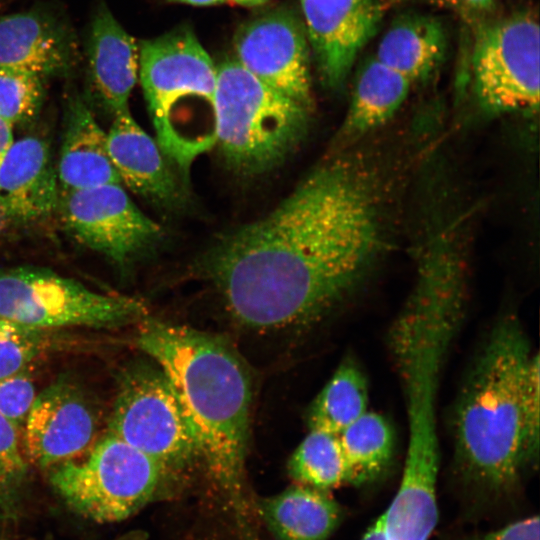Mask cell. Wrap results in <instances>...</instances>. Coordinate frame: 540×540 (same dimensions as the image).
I'll return each mask as SVG.
<instances>
[{
    "instance_id": "3",
    "label": "cell",
    "mask_w": 540,
    "mask_h": 540,
    "mask_svg": "<svg viewBox=\"0 0 540 540\" xmlns=\"http://www.w3.org/2000/svg\"><path fill=\"white\" fill-rule=\"evenodd\" d=\"M137 347L171 384L196 438L200 461L236 502L244 491L251 377L236 349L222 337L144 317Z\"/></svg>"
},
{
    "instance_id": "21",
    "label": "cell",
    "mask_w": 540,
    "mask_h": 540,
    "mask_svg": "<svg viewBox=\"0 0 540 540\" xmlns=\"http://www.w3.org/2000/svg\"><path fill=\"white\" fill-rule=\"evenodd\" d=\"M259 510L276 540H327L342 519L327 491L301 484L262 499Z\"/></svg>"
},
{
    "instance_id": "29",
    "label": "cell",
    "mask_w": 540,
    "mask_h": 540,
    "mask_svg": "<svg viewBox=\"0 0 540 540\" xmlns=\"http://www.w3.org/2000/svg\"><path fill=\"white\" fill-rule=\"evenodd\" d=\"M19 431L0 414V491L18 480L26 469Z\"/></svg>"
},
{
    "instance_id": "28",
    "label": "cell",
    "mask_w": 540,
    "mask_h": 540,
    "mask_svg": "<svg viewBox=\"0 0 540 540\" xmlns=\"http://www.w3.org/2000/svg\"><path fill=\"white\" fill-rule=\"evenodd\" d=\"M37 393L30 370L0 379V414L23 432Z\"/></svg>"
},
{
    "instance_id": "27",
    "label": "cell",
    "mask_w": 540,
    "mask_h": 540,
    "mask_svg": "<svg viewBox=\"0 0 540 540\" xmlns=\"http://www.w3.org/2000/svg\"><path fill=\"white\" fill-rule=\"evenodd\" d=\"M44 96L43 78L0 66V116L13 127L33 120Z\"/></svg>"
},
{
    "instance_id": "10",
    "label": "cell",
    "mask_w": 540,
    "mask_h": 540,
    "mask_svg": "<svg viewBox=\"0 0 540 540\" xmlns=\"http://www.w3.org/2000/svg\"><path fill=\"white\" fill-rule=\"evenodd\" d=\"M540 31L530 12H517L482 25L471 54L479 107L489 115L537 110Z\"/></svg>"
},
{
    "instance_id": "7",
    "label": "cell",
    "mask_w": 540,
    "mask_h": 540,
    "mask_svg": "<svg viewBox=\"0 0 540 540\" xmlns=\"http://www.w3.org/2000/svg\"><path fill=\"white\" fill-rule=\"evenodd\" d=\"M50 469L49 480L66 504L99 523L129 518L165 495L174 478L110 431L79 458Z\"/></svg>"
},
{
    "instance_id": "6",
    "label": "cell",
    "mask_w": 540,
    "mask_h": 540,
    "mask_svg": "<svg viewBox=\"0 0 540 540\" xmlns=\"http://www.w3.org/2000/svg\"><path fill=\"white\" fill-rule=\"evenodd\" d=\"M216 142L229 169L261 175L279 166L307 135L312 110L275 91L236 59L216 66Z\"/></svg>"
},
{
    "instance_id": "19",
    "label": "cell",
    "mask_w": 540,
    "mask_h": 540,
    "mask_svg": "<svg viewBox=\"0 0 540 540\" xmlns=\"http://www.w3.org/2000/svg\"><path fill=\"white\" fill-rule=\"evenodd\" d=\"M56 170L60 192L121 184L108 153L107 134L78 95L67 102Z\"/></svg>"
},
{
    "instance_id": "17",
    "label": "cell",
    "mask_w": 540,
    "mask_h": 540,
    "mask_svg": "<svg viewBox=\"0 0 540 540\" xmlns=\"http://www.w3.org/2000/svg\"><path fill=\"white\" fill-rule=\"evenodd\" d=\"M76 64L67 30L36 11L0 16V66L46 76L62 75Z\"/></svg>"
},
{
    "instance_id": "11",
    "label": "cell",
    "mask_w": 540,
    "mask_h": 540,
    "mask_svg": "<svg viewBox=\"0 0 540 540\" xmlns=\"http://www.w3.org/2000/svg\"><path fill=\"white\" fill-rule=\"evenodd\" d=\"M57 211L68 231L83 245L125 264L162 237L119 183L60 192Z\"/></svg>"
},
{
    "instance_id": "16",
    "label": "cell",
    "mask_w": 540,
    "mask_h": 540,
    "mask_svg": "<svg viewBox=\"0 0 540 540\" xmlns=\"http://www.w3.org/2000/svg\"><path fill=\"white\" fill-rule=\"evenodd\" d=\"M106 134L110 160L121 184L165 210L179 209L186 203L187 191L177 169L129 108L113 115Z\"/></svg>"
},
{
    "instance_id": "2",
    "label": "cell",
    "mask_w": 540,
    "mask_h": 540,
    "mask_svg": "<svg viewBox=\"0 0 540 540\" xmlns=\"http://www.w3.org/2000/svg\"><path fill=\"white\" fill-rule=\"evenodd\" d=\"M540 366L519 320L496 322L473 361L453 414L455 458L487 496L513 492L539 452Z\"/></svg>"
},
{
    "instance_id": "32",
    "label": "cell",
    "mask_w": 540,
    "mask_h": 540,
    "mask_svg": "<svg viewBox=\"0 0 540 540\" xmlns=\"http://www.w3.org/2000/svg\"><path fill=\"white\" fill-rule=\"evenodd\" d=\"M362 540H388L380 518L366 531Z\"/></svg>"
},
{
    "instance_id": "34",
    "label": "cell",
    "mask_w": 540,
    "mask_h": 540,
    "mask_svg": "<svg viewBox=\"0 0 540 540\" xmlns=\"http://www.w3.org/2000/svg\"><path fill=\"white\" fill-rule=\"evenodd\" d=\"M236 4L246 7L260 6L268 2L269 0H233Z\"/></svg>"
},
{
    "instance_id": "1",
    "label": "cell",
    "mask_w": 540,
    "mask_h": 540,
    "mask_svg": "<svg viewBox=\"0 0 540 540\" xmlns=\"http://www.w3.org/2000/svg\"><path fill=\"white\" fill-rule=\"evenodd\" d=\"M366 156L320 162L267 215L218 240L204 272L229 315L259 332L327 316L371 272L386 244V199Z\"/></svg>"
},
{
    "instance_id": "26",
    "label": "cell",
    "mask_w": 540,
    "mask_h": 540,
    "mask_svg": "<svg viewBox=\"0 0 540 540\" xmlns=\"http://www.w3.org/2000/svg\"><path fill=\"white\" fill-rule=\"evenodd\" d=\"M57 336L56 330L0 319V379L30 370L61 344Z\"/></svg>"
},
{
    "instance_id": "20",
    "label": "cell",
    "mask_w": 540,
    "mask_h": 540,
    "mask_svg": "<svg viewBox=\"0 0 540 540\" xmlns=\"http://www.w3.org/2000/svg\"><path fill=\"white\" fill-rule=\"evenodd\" d=\"M447 50L448 35L438 17L409 13L391 22L374 57L414 84L428 80L439 70Z\"/></svg>"
},
{
    "instance_id": "18",
    "label": "cell",
    "mask_w": 540,
    "mask_h": 540,
    "mask_svg": "<svg viewBox=\"0 0 540 540\" xmlns=\"http://www.w3.org/2000/svg\"><path fill=\"white\" fill-rule=\"evenodd\" d=\"M88 64L94 90L108 112L128 109L138 79L139 47L105 5L92 19Z\"/></svg>"
},
{
    "instance_id": "22",
    "label": "cell",
    "mask_w": 540,
    "mask_h": 540,
    "mask_svg": "<svg viewBox=\"0 0 540 540\" xmlns=\"http://www.w3.org/2000/svg\"><path fill=\"white\" fill-rule=\"evenodd\" d=\"M411 86L405 76L374 56L366 59L357 72L340 139L355 141L386 124L407 99Z\"/></svg>"
},
{
    "instance_id": "8",
    "label": "cell",
    "mask_w": 540,
    "mask_h": 540,
    "mask_svg": "<svg viewBox=\"0 0 540 540\" xmlns=\"http://www.w3.org/2000/svg\"><path fill=\"white\" fill-rule=\"evenodd\" d=\"M147 315L137 298L99 293L45 268L0 269V319L46 330L109 329L138 323Z\"/></svg>"
},
{
    "instance_id": "30",
    "label": "cell",
    "mask_w": 540,
    "mask_h": 540,
    "mask_svg": "<svg viewBox=\"0 0 540 540\" xmlns=\"http://www.w3.org/2000/svg\"><path fill=\"white\" fill-rule=\"evenodd\" d=\"M13 142V126L0 116V164Z\"/></svg>"
},
{
    "instance_id": "12",
    "label": "cell",
    "mask_w": 540,
    "mask_h": 540,
    "mask_svg": "<svg viewBox=\"0 0 540 540\" xmlns=\"http://www.w3.org/2000/svg\"><path fill=\"white\" fill-rule=\"evenodd\" d=\"M236 60L260 81L313 109L311 51L302 18L276 8L244 23L234 38Z\"/></svg>"
},
{
    "instance_id": "33",
    "label": "cell",
    "mask_w": 540,
    "mask_h": 540,
    "mask_svg": "<svg viewBox=\"0 0 540 540\" xmlns=\"http://www.w3.org/2000/svg\"><path fill=\"white\" fill-rule=\"evenodd\" d=\"M167 1L184 3V4L193 5V6H210V5L222 4L226 2L227 0H167Z\"/></svg>"
},
{
    "instance_id": "5",
    "label": "cell",
    "mask_w": 540,
    "mask_h": 540,
    "mask_svg": "<svg viewBox=\"0 0 540 540\" xmlns=\"http://www.w3.org/2000/svg\"><path fill=\"white\" fill-rule=\"evenodd\" d=\"M139 76L156 141L178 172L216 142L215 124L193 110H214L216 66L195 34L180 28L139 45Z\"/></svg>"
},
{
    "instance_id": "23",
    "label": "cell",
    "mask_w": 540,
    "mask_h": 540,
    "mask_svg": "<svg viewBox=\"0 0 540 540\" xmlns=\"http://www.w3.org/2000/svg\"><path fill=\"white\" fill-rule=\"evenodd\" d=\"M347 483L361 485L378 479L394 453V432L379 413L366 411L338 434Z\"/></svg>"
},
{
    "instance_id": "24",
    "label": "cell",
    "mask_w": 540,
    "mask_h": 540,
    "mask_svg": "<svg viewBox=\"0 0 540 540\" xmlns=\"http://www.w3.org/2000/svg\"><path fill=\"white\" fill-rule=\"evenodd\" d=\"M368 402L366 376L355 361L346 359L312 403L309 427L339 434L368 410Z\"/></svg>"
},
{
    "instance_id": "14",
    "label": "cell",
    "mask_w": 540,
    "mask_h": 540,
    "mask_svg": "<svg viewBox=\"0 0 540 540\" xmlns=\"http://www.w3.org/2000/svg\"><path fill=\"white\" fill-rule=\"evenodd\" d=\"M311 58L322 85L341 89L358 55L377 33L384 0H301Z\"/></svg>"
},
{
    "instance_id": "13",
    "label": "cell",
    "mask_w": 540,
    "mask_h": 540,
    "mask_svg": "<svg viewBox=\"0 0 540 540\" xmlns=\"http://www.w3.org/2000/svg\"><path fill=\"white\" fill-rule=\"evenodd\" d=\"M98 410L84 389L62 377L39 394L23 429L26 458L51 468L79 458L98 440Z\"/></svg>"
},
{
    "instance_id": "4",
    "label": "cell",
    "mask_w": 540,
    "mask_h": 540,
    "mask_svg": "<svg viewBox=\"0 0 540 540\" xmlns=\"http://www.w3.org/2000/svg\"><path fill=\"white\" fill-rule=\"evenodd\" d=\"M466 284L437 270L417 272L412 290L388 332L407 417L401 481L437 485L440 445L437 394L442 368L464 312Z\"/></svg>"
},
{
    "instance_id": "15",
    "label": "cell",
    "mask_w": 540,
    "mask_h": 540,
    "mask_svg": "<svg viewBox=\"0 0 540 540\" xmlns=\"http://www.w3.org/2000/svg\"><path fill=\"white\" fill-rule=\"evenodd\" d=\"M60 187L49 145L14 140L0 164V228L43 221L57 211Z\"/></svg>"
},
{
    "instance_id": "9",
    "label": "cell",
    "mask_w": 540,
    "mask_h": 540,
    "mask_svg": "<svg viewBox=\"0 0 540 540\" xmlns=\"http://www.w3.org/2000/svg\"><path fill=\"white\" fill-rule=\"evenodd\" d=\"M108 431L152 458L173 477L200 461L192 428L158 367L136 365L123 372Z\"/></svg>"
},
{
    "instance_id": "25",
    "label": "cell",
    "mask_w": 540,
    "mask_h": 540,
    "mask_svg": "<svg viewBox=\"0 0 540 540\" xmlns=\"http://www.w3.org/2000/svg\"><path fill=\"white\" fill-rule=\"evenodd\" d=\"M296 484L329 491L347 483V472L338 434L310 429L288 462Z\"/></svg>"
},
{
    "instance_id": "31",
    "label": "cell",
    "mask_w": 540,
    "mask_h": 540,
    "mask_svg": "<svg viewBox=\"0 0 540 540\" xmlns=\"http://www.w3.org/2000/svg\"><path fill=\"white\" fill-rule=\"evenodd\" d=\"M460 2L470 13L482 15L493 9L496 0H460Z\"/></svg>"
}]
</instances>
